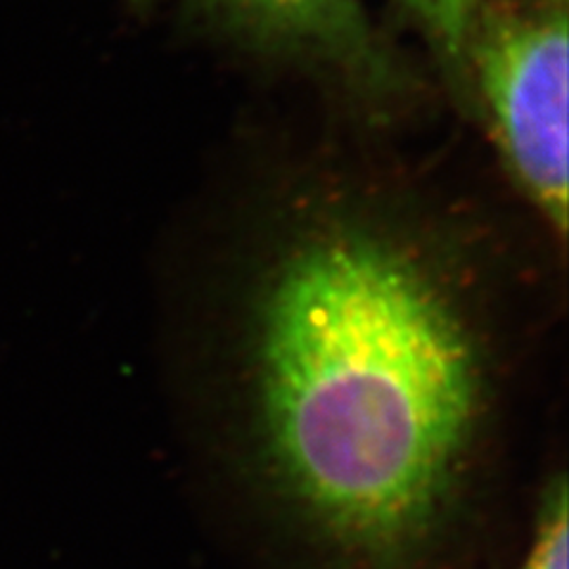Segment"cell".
<instances>
[{"instance_id":"6da1fadb","label":"cell","mask_w":569,"mask_h":569,"mask_svg":"<svg viewBox=\"0 0 569 569\" xmlns=\"http://www.w3.org/2000/svg\"><path fill=\"white\" fill-rule=\"evenodd\" d=\"M236 330L247 468L332 569H418L453 522L493 399L443 244L359 200L297 204Z\"/></svg>"},{"instance_id":"7a4b0ae2","label":"cell","mask_w":569,"mask_h":569,"mask_svg":"<svg viewBox=\"0 0 569 569\" xmlns=\"http://www.w3.org/2000/svg\"><path fill=\"white\" fill-rule=\"evenodd\" d=\"M482 93L496 148L515 183L546 223L567 228V81L565 3L512 8L482 3L466 50Z\"/></svg>"},{"instance_id":"3957f363","label":"cell","mask_w":569,"mask_h":569,"mask_svg":"<svg viewBox=\"0 0 569 569\" xmlns=\"http://www.w3.org/2000/svg\"><path fill=\"white\" fill-rule=\"evenodd\" d=\"M244 46L340 71L353 86L382 91L397 71L380 46L363 0H198Z\"/></svg>"},{"instance_id":"277c9868","label":"cell","mask_w":569,"mask_h":569,"mask_svg":"<svg viewBox=\"0 0 569 569\" xmlns=\"http://www.w3.org/2000/svg\"><path fill=\"white\" fill-rule=\"evenodd\" d=\"M482 3L485 0H411L435 48L456 69H466L468 41Z\"/></svg>"},{"instance_id":"5b68a950","label":"cell","mask_w":569,"mask_h":569,"mask_svg":"<svg viewBox=\"0 0 569 569\" xmlns=\"http://www.w3.org/2000/svg\"><path fill=\"white\" fill-rule=\"evenodd\" d=\"M567 493L560 479L543 496L531 543L515 569H567Z\"/></svg>"},{"instance_id":"8992f818","label":"cell","mask_w":569,"mask_h":569,"mask_svg":"<svg viewBox=\"0 0 569 569\" xmlns=\"http://www.w3.org/2000/svg\"><path fill=\"white\" fill-rule=\"evenodd\" d=\"M546 3H565V0H546Z\"/></svg>"}]
</instances>
